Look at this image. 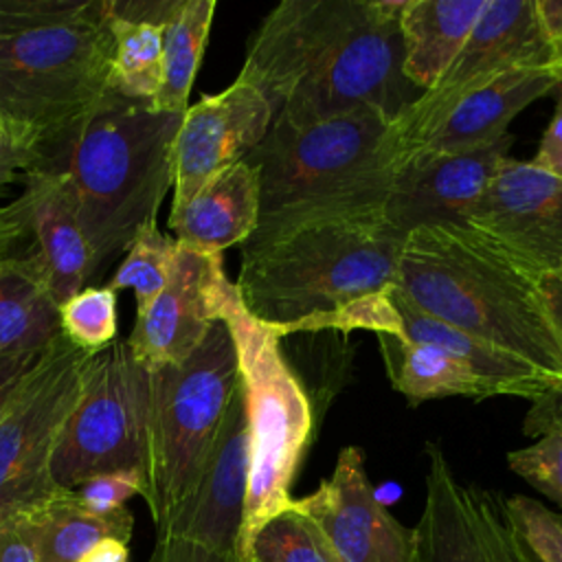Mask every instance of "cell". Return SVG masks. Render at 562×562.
<instances>
[{"instance_id":"6da1fadb","label":"cell","mask_w":562,"mask_h":562,"mask_svg":"<svg viewBox=\"0 0 562 562\" xmlns=\"http://www.w3.org/2000/svg\"><path fill=\"white\" fill-rule=\"evenodd\" d=\"M404 0H285L257 26L237 79L292 125L360 108L395 121L422 92L404 77Z\"/></svg>"},{"instance_id":"7a4b0ae2","label":"cell","mask_w":562,"mask_h":562,"mask_svg":"<svg viewBox=\"0 0 562 562\" xmlns=\"http://www.w3.org/2000/svg\"><path fill=\"white\" fill-rule=\"evenodd\" d=\"M395 285L424 312L562 384V345L540 274L472 226H424L406 235Z\"/></svg>"},{"instance_id":"3957f363","label":"cell","mask_w":562,"mask_h":562,"mask_svg":"<svg viewBox=\"0 0 562 562\" xmlns=\"http://www.w3.org/2000/svg\"><path fill=\"white\" fill-rule=\"evenodd\" d=\"M182 114L108 94L64 136L40 149L35 169L66 176L94 277L127 250L173 189V145Z\"/></svg>"},{"instance_id":"277c9868","label":"cell","mask_w":562,"mask_h":562,"mask_svg":"<svg viewBox=\"0 0 562 562\" xmlns=\"http://www.w3.org/2000/svg\"><path fill=\"white\" fill-rule=\"evenodd\" d=\"M391 123L371 108L312 125L274 114L246 156L259 178V224L241 250L318 220L382 217L395 171Z\"/></svg>"},{"instance_id":"5b68a950","label":"cell","mask_w":562,"mask_h":562,"mask_svg":"<svg viewBox=\"0 0 562 562\" xmlns=\"http://www.w3.org/2000/svg\"><path fill=\"white\" fill-rule=\"evenodd\" d=\"M105 0H0V114L37 151L110 90Z\"/></svg>"},{"instance_id":"8992f818","label":"cell","mask_w":562,"mask_h":562,"mask_svg":"<svg viewBox=\"0 0 562 562\" xmlns=\"http://www.w3.org/2000/svg\"><path fill=\"white\" fill-rule=\"evenodd\" d=\"M406 235L382 217L318 220L241 250L244 307L281 338L395 283Z\"/></svg>"},{"instance_id":"52a82bcc","label":"cell","mask_w":562,"mask_h":562,"mask_svg":"<svg viewBox=\"0 0 562 562\" xmlns=\"http://www.w3.org/2000/svg\"><path fill=\"white\" fill-rule=\"evenodd\" d=\"M220 321L235 345L248 426V492L239 529L237 562H248L259 529L285 512L290 490L314 435L310 397L281 351V336L259 323L233 283Z\"/></svg>"},{"instance_id":"ba28073f","label":"cell","mask_w":562,"mask_h":562,"mask_svg":"<svg viewBox=\"0 0 562 562\" xmlns=\"http://www.w3.org/2000/svg\"><path fill=\"white\" fill-rule=\"evenodd\" d=\"M237 386V353L224 321L213 323L187 360L149 369L143 498L156 538L193 494Z\"/></svg>"},{"instance_id":"9c48e42d","label":"cell","mask_w":562,"mask_h":562,"mask_svg":"<svg viewBox=\"0 0 562 562\" xmlns=\"http://www.w3.org/2000/svg\"><path fill=\"white\" fill-rule=\"evenodd\" d=\"M149 369L125 340L90 353L77 404L57 439L50 474L57 487L77 490L83 481L147 463Z\"/></svg>"},{"instance_id":"30bf717a","label":"cell","mask_w":562,"mask_h":562,"mask_svg":"<svg viewBox=\"0 0 562 562\" xmlns=\"http://www.w3.org/2000/svg\"><path fill=\"white\" fill-rule=\"evenodd\" d=\"M88 356L59 334L0 411V509L57 490L50 461L77 404Z\"/></svg>"},{"instance_id":"8fae6325","label":"cell","mask_w":562,"mask_h":562,"mask_svg":"<svg viewBox=\"0 0 562 562\" xmlns=\"http://www.w3.org/2000/svg\"><path fill=\"white\" fill-rule=\"evenodd\" d=\"M562 68L555 46L544 35L533 0H487L465 46L441 75L424 90L389 130L395 165L463 92L516 68Z\"/></svg>"},{"instance_id":"7c38bea8","label":"cell","mask_w":562,"mask_h":562,"mask_svg":"<svg viewBox=\"0 0 562 562\" xmlns=\"http://www.w3.org/2000/svg\"><path fill=\"white\" fill-rule=\"evenodd\" d=\"M424 509L411 562H536L516 536L503 496L457 481L443 450L426 443Z\"/></svg>"},{"instance_id":"4fadbf2b","label":"cell","mask_w":562,"mask_h":562,"mask_svg":"<svg viewBox=\"0 0 562 562\" xmlns=\"http://www.w3.org/2000/svg\"><path fill=\"white\" fill-rule=\"evenodd\" d=\"M371 331L391 334L402 340L430 342L443 347L465 360L494 391V395H518L536 400L547 391L555 389L551 380L538 373L527 362L465 334L415 305L395 283L380 292L362 296L347 307L316 321L310 331Z\"/></svg>"},{"instance_id":"5bb4252c","label":"cell","mask_w":562,"mask_h":562,"mask_svg":"<svg viewBox=\"0 0 562 562\" xmlns=\"http://www.w3.org/2000/svg\"><path fill=\"white\" fill-rule=\"evenodd\" d=\"M514 136L459 151H422L393 171L382 220L402 235L424 226H465L498 167L509 158Z\"/></svg>"},{"instance_id":"9a60e30c","label":"cell","mask_w":562,"mask_h":562,"mask_svg":"<svg viewBox=\"0 0 562 562\" xmlns=\"http://www.w3.org/2000/svg\"><path fill=\"white\" fill-rule=\"evenodd\" d=\"M468 226L540 277L562 272V178L509 156L472 209Z\"/></svg>"},{"instance_id":"2e32d148","label":"cell","mask_w":562,"mask_h":562,"mask_svg":"<svg viewBox=\"0 0 562 562\" xmlns=\"http://www.w3.org/2000/svg\"><path fill=\"white\" fill-rule=\"evenodd\" d=\"M292 509L318 527L338 562H411L413 558V529L393 518L375 496L358 446L342 448L331 476L312 494L292 498Z\"/></svg>"},{"instance_id":"e0dca14e","label":"cell","mask_w":562,"mask_h":562,"mask_svg":"<svg viewBox=\"0 0 562 562\" xmlns=\"http://www.w3.org/2000/svg\"><path fill=\"white\" fill-rule=\"evenodd\" d=\"M233 281L222 255H206L176 244L171 274L162 292L136 312L127 347L147 369L187 360L206 338Z\"/></svg>"},{"instance_id":"ac0fdd59","label":"cell","mask_w":562,"mask_h":562,"mask_svg":"<svg viewBox=\"0 0 562 562\" xmlns=\"http://www.w3.org/2000/svg\"><path fill=\"white\" fill-rule=\"evenodd\" d=\"M272 119L270 101L241 79L189 105L173 145L171 206L184 204L222 169L244 160L263 140Z\"/></svg>"},{"instance_id":"d6986e66","label":"cell","mask_w":562,"mask_h":562,"mask_svg":"<svg viewBox=\"0 0 562 562\" xmlns=\"http://www.w3.org/2000/svg\"><path fill=\"white\" fill-rule=\"evenodd\" d=\"M248 492V426L241 384L237 386L200 481L167 531L217 553L235 555Z\"/></svg>"},{"instance_id":"ffe728a7","label":"cell","mask_w":562,"mask_h":562,"mask_svg":"<svg viewBox=\"0 0 562 562\" xmlns=\"http://www.w3.org/2000/svg\"><path fill=\"white\" fill-rule=\"evenodd\" d=\"M562 68H516L463 92L415 143L397 165L422 151H459L487 145L507 134L509 121L536 99L555 92ZM395 165V167H397Z\"/></svg>"},{"instance_id":"44dd1931","label":"cell","mask_w":562,"mask_h":562,"mask_svg":"<svg viewBox=\"0 0 562 562\" xmlns=\"http://www.w3.org/2000/svg\"><path fill=\"white\" fill-rule=\"evenodd\" d=\"M29 204L33 250L57 303H64L94 279L92 248L81 228L77 202L64 173L33 169L22 184Z\"/></svg>"},{"instance_id":"7402d4cb","label":"cell","mask_w":562,"mask_h":562,"mask_svg":"<svg viewBox=\"0 0 562 562\" xmlns=\"http://www.w3.org/2000/svg\"><path fill=\"white\" fill-rule=\"evenodd\" d=\"M257 224L259 178L246 158L222 169L169 213L176 244L206 255H222L226 248L241 246Z\"/></svg>"},{"instance_id":"603a6c76","label":"cell","mask_w":562,"mask_h":562,"mask_svg":"<svg viewBox=\"0 0 562 562\" xmlns=\"http://www.w3.org/2000/svg\"><path fill=\"white\" fill-rule=\"evenodd\" d=\"M13 516L35 562H79L103 538L130 542L134 527L127 507L105 516L94 514L79 503L72 490L64 487L13 507Z\"/></svg>"},{"instance_id":"cb8c5ba5","label":"cell","mask_w":562,"mask_h":562,"mask_svg":"<svg viewBox=\"0 0 562 562\" xmlns=\"http://www.w3.org/2000/svg\"><path fill=\"white\" fill-rule=\"evenodd\" d=\"M176 0H105L112 35L110 92L151 103L162 81L165 24Z\"/></svg>"},{"instance_id":"d4e9b609","label":"cell","mask_w":562,"mask_h":562,"mask_svg":"<svg viewBox=\"0 0 562 562\" xmlns=\"http://www.w3.org/2000/svg\"><path fill=\"white\" fill-rule=\"evenodd\" d=\"M485 7L487 0H404L400 11L402 70L419 92L441 79Z\"/></svg>"},{"instance_id":"484cf974","label":"cell","mask_w":562,"mask_h":562,"mask_svg":"<svg viewBox=\"0 0 562 562\" xmlns=\"http://www.w3.org/2000/svg\"><path fill=\"white\" fill-rule=\"evenodd\" d=\"M59 303L33 248L0 259V358L42 353L59 336Z\"/></svg>"},{"instance_id":"4316f807","label":"cell","mask_w":562,"mask_h":562,"mask_svg":"<svg viewBox=\"0 0 562 562\" xmlns=\"http://www.w3.org/2000/svg\"><path fill=\"white\" fill-rule=\"evenodd\" d=\"M375 338L393 389L413 406L452 395L474 400L494 395L492 386L465 360L443 347L402 340L391 334H378Z\"/></svg>"},{"instance_id":"83f0119b","label":"cell","mask_w":562,"mask_h":562,"mask_svg":"<svg viewBox=\"0 0 562 562\" xmlns=\"http://www.w3.org/2000/svg\"><path fill=\"white\" fill-rule=\"evenodd\" d=\"M215 0H176L165 24L162 40V81L151 108L184 114L193 88L211 24Z\"/></svg>"},{"instance_id":"f1b7e54d","label":"cell","mask_w":562,"mask_h":562,"mask_svg":"<svg viewBox=\"0 0 562 562\" xmlns=\"http://www.w3.org/2000/svg\"><path fill=\"white\" fill-rule=\"evenodd\" d=\"M176 257V239L158 231V222H147L130 241L108 288L114 292L130 288L136 312H143L167 285Z\"/></svg>"},{"instance_id":"f546056e","label":"cell","mask_w":562,"mask_h":562,"mask_svg":"<svg viewBox=\"0 0 562 562\" xmlns=\"http://www.w3.org/2000/svg\"><path fill=\"white\" fill-rule=\"evenodd\" d=\"M248 562H338L318 527L292 503L270 518L250 544Z\"/></svg>"},{"instance_id":"4dcf8cb0","label":"cell","mask_w":562,"mask_h":562,"mask_svg":"<svg viewBox=\"0 0 562 562\" xmlns=\"http://www.w3.org/2000/svg\"><path fill=\"white\" fill-rule=\"evenodd\" d=\"M116 292L105 285H86L59 303V331L77 349L97 353L116 340Z\"/></svg>"},{"instance_id":"1f68e13d","label":"cell","mask_w":562,"mask_h":562,"mask_svg":"<svg viewBox=\"0 0 562 562\" xmlns=\"http://www.w3.org/2000/svg\"><path fill=\"white\" fill-rule=\"evenodd\" d=\"M503 507L536 562H562V512H553L525 494L503 496Z\"/></svg>"},{"instance_id":"d6a6232c","label":"cell","mask_w":562,"mask_h":562,"mask_svg":"<svg viewBox=\"0 0 562 562\" xmlns=\"http://www.w3.org/2000/svg\"><path fill=\"white\" fill-rule=\"evenodd\" d=\"M507 465L562 509V430L540 435L533 443L507 452Z\"/></svg>"},{"instance_id":"836d02e7","label":"cell","mask_w":562,"mask_h":562,"mask_svg":"<svg viewBox=\"0 0 562 562\" xmlns=\"http://www.w3.org/2000/svg\"><path fill=\"white\" fill-rule=\"evenodd\" d=\"M72 492L86 509L105 516L123 509L132 496H145V474L140 470L103 472L83 481Z\"/></svg>"},{"instance_id":"e575fe53","label":"cell","mask_w":562,"mask_h":562,"mask_svg":"<svg viewBox=\"0 0 562 562\" xmlns=\"http://www.w3.org/2000/svg\"><path fill=\"white\" fill-rule=\"evenodd\" d=\"M29 235V204L24 193H20L0 204V259L18 252Z\"/></svg>"},{"instance_id":"d590c367","label":"cell","mask_w":562,"mask_h":562,"mask_svg":"<svg viewBox=\"0 0 562 562\" xmlns=\"http://www.w3.org/2000/svg\"><path fill=\"white\" fill-rule=\"evenodd\" d=\"M562 430V384L536 397L525 415L522 432L527 437H540Z\"/></svg>"},{"instance_id":"8d00e7d4","label":"cell","mask_w":562,"mask_h":562,"mask_svg":"<svg viewBox=\"0 0 562 562\" xmlns=\"http://www.w3.org/2000/svg\"><path fill=\"white\" fill-rule=\"evenodd\" d=\"M531 162L562 178V81L555 88V112L542 134V140Z\"/></svg>"},{"instance_id":"74e56055","label":"cell","mask_w":562,"mask_h":562,"mask_svg":"<svg viewBox=\"0 0 562 562\" xmlns=\"http://www.w3.org/2000/svg\"><path fill=\"white\" fill-rule=\"evenodd\" d=\"M37 151L0 140V195L13 184H24V178L37 167Z\"/></svg>"},{"instance_id":"f35d334b","label":"cell","mask_w":562,"mask_h":562,"mask_svg":"<svg viewBox=\"0 0 562 562\" xmlns=\"http://www.w3.org/2000/svg\"><path fill=\"white\" fill-rule=\"evenodd\" d=\"M149 562H237V560L235 555L217 553L187 540L165 538V540H156V549Z\"/></svg>"},{"instance_id":"ab89813d","label":"cell","mask_w":562,"mask_h":562,"mask_svg":"<svg viewBox=\"0 0 562 562\" xmlns=\"http://www.w3.org/2000/svg\"><path fill=\"white\" fill-rule=\"evenodd\" d=\"M0 562H35L13 509H0Z\"/></svg>"},{"instance_id":"60d3db41","label":"cell","mask_w":562,"mask_h":562,"mask_svg":"<svg viewBox=\"0 0 562 562\" xmlns=\"http://www.w3.org/2000/svg\"><path fill=\"white\" fill-rule=\"evenodd\" d=\"M42 353H22V356L0 358V411L7 406L11 395L18 391L22 380L29 375V371L37 364Z\"/></svg>"},{"instance_id":"b9f144b4","label":"cell","mask_w":562,"mask_h":562,"mask_svg":"<svg viewBox=\"0 0 562 562\" xmlns=\"http://www.w3.org/2000/svg\"><path fill=\"white\" fill-rule=\"evenodd\" d=\"M540 292L551 318V325L558 334L562 345V274H542L540 277Z\"/></svg>"},{"instance_id":"7bdbcfd3","label":"cell","mask_w":562,"mask_h":562,"mask_svg":"<svg viewBox=\"0 0 562 562\" xmlns=\"http://www.w3.org/2000/svg\"><path fill=\"white\" fill-rule=\"evenodd\" d=\"M536 13L540 20V26L549 42L555 46L560 55V44H562V0H533ZM562 61V59H560Z\"/></svg>"},{"instance_id":"ee69618b","label":"cell","mask_w":562,"mask_h":562,"mask_svg":"<svg viewBox=\"0 0 562 562\" xmlns=\"http://www.w3.org/2000/svg\"><path fill=\"white\" fill-rule=\"evenodd\" d=\"M79 562H130V549L119 538H103Z\"/></svg>"},{"instance_id":"f6af8a7d","label":"cell","mask_w":562,"mask_h":562,"mask_svg":"<svg viewBox=\"0 0 562 562\" xmlns=\"http://www.w3.org/2000/svg\"><path fill=\"white\" fill-rule=\"evenodd\" d=\"M0 140H7V143H15V145H20V147H24L18 138H15V134H13V130H11V125L4 121V116L0 114ZM29 149V147H26Z\"/></svg>"},{"instance_id":"bcb514c9","label":"cell","mask_w":562,"mask_h":562,"mask_svg":"<svg viewBox=\"0 0 562 562\" xmlns=\"http://www.w3.org/2000/svg\"><path fill=\"white\" fill-rule=\"evenodd\" d=\"M560 59H562V44H560Z\"/></svg>"},{"instance_id":"7dc6e473","label":"cell","mask_w":562,"mask_h":562,"mask_svg":"<svg viewBox=\"0 0 562 562\" xmlns=\"http://www.w3.org/2000/svg\"><path fill=\"white\" fill-rule=\"evenodd\" d=\"M558 274H562V272H558Z\"/></svg>"}]
</instances>
